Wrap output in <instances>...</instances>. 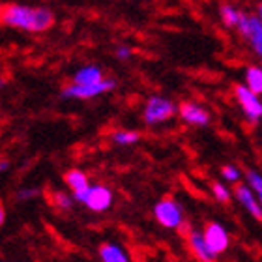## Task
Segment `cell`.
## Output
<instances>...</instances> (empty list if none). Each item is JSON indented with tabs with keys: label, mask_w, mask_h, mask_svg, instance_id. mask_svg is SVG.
<instances>
[{
	"label": "cell",
	"mask_w": 262,
	"mask_h": 262,
	"mask_svg": "<svg viewBox=\"0 0 262 262\" xmlns=\"http://www.w3.org/2000/svg\"><path fill=\"white\" fill-rule=\"evenodd\" d=\"M55 11L45 6H27V4H6L2 8L0 23L10 28H19L25 32H47L55 27Z\"/></svg>",
	"instance_id": "obj_1"
},
{
	"label": "cell",
	"mask_w": 262,
	"mask_h": 262,
	"mask_svg": "<svg viewBox=\"0 0 262 262\" xmlns=\"http://www.w3.org/2000/svg\"><path fill=\"white\" fill-rule=\"evenodd\" d=\"M152 213L158 225H161L167 230H182L187 227L186 210L174 196H163L161 201H158L154 204Z\"/></svg>",
	"instance_id": "obj_2"
},
{
	"label": "cell",
	"mask_w": 262,
	"mask_h": 262,
	"mask_svg": "<svg viewBox=\"0 0 262 262\" xmlns=\"http://www.w3.org/2000/svg\"><path fill=\"white\" fill-rule=\"evenodd\" d=\"M178 115V105L172 101L170 98L154 94L144 101L142 107V122L146 126H159L169 122L170 118H174Z\"/></svg>",
	"instance_id": "obj_3"
},
{
	"label": "cell",
	"mask_w": 262,
	"mask_h": 262,
	"mask_svg": "<svg viewBox=\"0 0 262 262\" xmlns=\"http://www.w3.org/2000/svg\"><path fill=\"white\" fill-rule=\"evenodd\" d=\"M73 201L81 202L82 206H86L90 212L103 213L107 212L113 202H115V193L113 189L103 184H90L86 189H82L79 193H73Z\"/></svg>",
	"instance_id": "obj_4"
},
{
	"label": "cell",
	"mask_w": 262,
	"mask_h": 262,
	"mask_svg": "<svg viewBox=\"0 0 262 262\" xmlns=\"http://www.w3.org/2000/svg\"><path fill=\"white\" fill-rule=\"evenodd\" d=\"M116 88V79L113 77H105L103 81L96 82V84H66L60 90L62 99H94L99 98L107 92H113Z\"/></svg>",
	"instance_id": "obj_5"
},
{
	"label": "cell",
	"mask_w": 262,
	"mask_h": 262,
	"mask_svg": "<svg viewBox=\"0 0 262 262\" xmlns=\"http://www.w3.org/2000/svg\"><path fill=\"white\" fill-rule=\"evenodd\" d=\"M234 99L236 103L240 105L242 115L247 120V124L251 126H257L262 122V98L257 94L249 92L242 82L234 84Z\"/></svg>",
	"instance_id": "obj_6"
},
{
	"label": "cell",
	"mask_w": 262,
	"mask_h": 262,
	"mask_svg": "<svg viewBox=\"0 0 262 262\" xmlns=\"http://www.w3.org/2000/svg\"><path fill=\"white\" fill-rule=\"evenodd\" d=\"M236 30L240 34V38L251 47L253 53L262 58V25L257 17L253 15V13H249V11L242 10L240 21H238Z\"/></svg>",
	"instance_id": "obj_7"
},
{
	"label": "cell",
	"mask_w": 262,
	"mask_h": 262,
	"mask_svg": "<svg viewBox=\"0 0 262 262\" xmlns=\"http://www.w3.org/2000/svg\"><path fill=\"white\" fill-rule=\"evenodd\" d=\"M202 238H204L208 249H210V253H212L215 258H217L219 255H223V253L229 251L230 232L223 223H219V221H210V223H206L204 229H202Z\"/></svg>",
	"instance_id": "obj_8"
},
{
	"label": "cell",
	"mask_w": 262,
	"mask_h": 262,
	"mask_svg": "<svg viewBox=\"0 0 262 262\" xmlns=\"http://www.w3.org/2000/svg\"><path fill=\"white\" fill-rule=\"evenodd\" d=\"M178 116L184 124L191 127H208L212 124V113L208 111V107L201 105L199 101L193 99H186L178 105Z\"/></svg>",
	"instance_id": "obj_9"
},
{
	"label": "cell",
	"mask_w": 262,
	"mask_h": 262,
	"mask_svg": "<svg viewBox=\"0 0 262 262\" xmlns=\"http://www.w3.org/2000/svg\"><path fill=\"white\" fill-rule=\"evenodd\" d=\"M232 199H236V202L240 204L244 210H246L253 219H257V221H262V206L258 204L257 196L253 195L251 189L242 182L238 186L234 187V191H232Z\"/></svg>",
	"instance_id": "obj_10"
},
{
	"label": "cell",
	"mask_w": 262,
	"mask_h": 262,
	"mask_svg": "<svg viewBox=\"0 0 262 262\" xmlns=\"http://www.w3.org/2000/svg\"><path fill=\"white\" fill-rule=\"evenodd\" d=\"M187 247H189V251L191 255L196 258V262H215L217 258L213 257L210 249H208L206 242L202 238V230L199 229H189L187 230Z\"/></svg>",
	"instance_id": "obj_11"
},
{
	"label": "cell",
	"mask_w": 262,
	"mask_h": 262,
	"mask_svg": "<svg viewBox=\"0 0 262 262\" xmlns=\"http://www.w3.org/2000/svg\"><path fill=\"white\" fill-rule=\"evenodd\" d=\"M99 262H133L127 249L118 242H103L98 247Z\"/></svg>",
	"instance_id": "obj_12"
},
{
	"label": "cell",
	"mask_w": 262,
	"mask_h": 262,
	"mask_svg": "<svg viewBox=\"0 0 262 262\" xmlns=\"http://www.w3.org/2000/svg\"><path fill=\"white\" fill-rule=\"evenodd\" d=\"M105 73L98 64H86L81 70L75 71L73 75V84H96V82L103 81Z\"/></svg>",
	"instance_id": "obj_13"
},
{
	"label": "cell",
	"mask_w": 262,
	"mask_h": 262,
	"mask_svg": "<svg viewBox=\"0 0 262 262\" xmlns=\"http://www.w3.org/2000/svg\"><path fill=\"white\" fill-rule=\"evenodd\" d=\"M64 184L68 186L71 195H73V193H79V191H82V189H86V187L90 186V178H88V174L84 170L70 169L64 172Z\"/></svg>",
	"instance_id": "obj_14"
},
{
	"label": "cell",
	"mask_w": 262,
	"mask_h": 262,
	"mask_svg": "<svg viewBox=\"0 0 262 262\" xmlns=\"http://www.w3.org/2000/svg\"><path fill=\"white\" fill-rule=\"evenodd\" d=\"M244 86L249 90V92L257 94V96H262V66L251 64L247 66L244 70Z\"/></svg>",
	"instance_id": "obj_15"
},
{
	"label": "cell",
	"mask_w": 262,
	"mask_h": 262,
	"mask_svg": "<svg viewBox=\"0 0 262 262\" xmlns=\"http://www.w3.org/2000/svg\"><path fill=\"white\" fill-rule=\"evenodd\" d=\"M141 141V133L135 129H115L111 133V142L116 146H133Z\"/></svg>",
	"instance_id": "obj_16"
},
{
	"label": "cell",
	"mask_w": 262,
	"mask_h": 262,
	"mask_svg": "<svg viewBox=\"0 0 262 262\" xmlns=\"http://www.w3.org/2000/svg\"><path fill=\"white\" fill-rule=\"evenodd\" d=\"M244 178H246L244 184L251 189V193L257 196L258 204L262 206V172L257 169H247L244 170Z\"/></svg>",
	"instance_id": "obj_17"
},
{
	"label": "cell",
	"mask_w": 262,
	"mask_h": 262,
	"mask_svg": "<svg viewBox=\"0 0 262 262\" xmlns=\"http://www.w3.org/2000/svg\"><path fill=\"white\" fill-rule=\"evenodd\" d=\"M242 10L236 8L232 4H223L219 6V19L227 28H236L238 27V21H240Z\"/></svg>",
	"instance_id": "obj_18"
},
{
	"label": "cell",
	"mask_w": 262,
	"mask_h": 262,
	"mask_svg": "<svg viewBox=\"0 0 262 262\" xmlns=\"http://www.w3.org/2000/svg\"><path fill=\"white\" fill-rule=\"evenodd\" d=\"M219 172H221L223 184H236V186H238V184H242V178H244V170L234 163L223 165V167L219 169Z\"/></svg>",
	"instance_id": "obj_19"
},
{
	"label": "cell",
	"mask_w": 262,
	"mask_h": 262,
	"mask_svg": "<svg viewBox=\"0 0 262 262\" xmlns=\"http://www.w3.org/2000/svg\"><path fill=\"white\" fill-rule=\"evenodd\" d=\"M210 189H212L213 199L217 202H221V204H229V202L232 201V191H230V187L227 186V184H223V182L213 180L212 184H210Z\"/></svg>",
	"instance_id": "obj_20"
},
{
	"label": "cell",
	"mask_w": 262,
	"mask_h": 262,
	"mask_svg": "<svg viewBox=\"0 0 262 262\" xmlns=\"http://www.w3.org/2000/svg\"><path fill=\"white\" fill-rule=\"evenodd\" d=\"M51 202H53L60 212H71L73 206H75L73 196L66 191H53V195H51Z\"/></svg>",
	"instance_id": "obj_21"
},
{
	"label": "cell",
	"mask_w": 262,
	"mask_h": 262,
	"mask_svg": "<svg viewBox=\"0 0 262 262\" xmlns=\"http://www.w3.org/2000/svg\"><path fill=\"white\" fill-rule=\"evenodd\" d=\"M41 195L38 187H30V186H25V187H19L15 191V199L19 202H28V201H34V199H38Z\"/></svg>",
	"instance_id": "obj_22"
},
{
	"label": "cell",
	"mask_w": 262,
	"mask_h": 262,
	"mask_svg": "<svg viewBox=\"0 0 262 262\" xmlns=\"http://www.w3.org/2000/svg\"><path fill=\"white\" fill-rule=\"evenodd\" d=\"M133 47H129V45H118L115 49V56L118 58L120 62H127V60H131L133 58Z\"/></svg>",
	"instance_id": "obj_23"
},
{
	"label": "cell",
	"mask_w": 262,
	"mask_h": 262,
	"mask_svg": "<svg viewBox=\"0 0 262 262\" xmlns=\"http://www.w3.org/2000/svg\"><path fill=\"white\" fill-rule=\"evenodd\" d=\"M10 159H0V172H6V170L10 169Z\"/></svg>",
	"instance_id": "obj_24"
},
{
	"label": "cell",
	"mask_w": 262,
	"mask_h": 262,
	"mask_svg": "<svg viewBox=\"0 0 262 262\" xmlns=\"http://www.w3.org/2000/svg\"><path fill=\"white\" fill-rule=\"evenodd\" d=\"M253 15L257 17L258 21H260V25H262V2H258V4H257V8H255V13H253Z\"/></svg>",
	"instance_id": "obj_25"
},
{
	"label": "cell",
	"mask_w": 262,
	"mask_h": 262,
	"mask_svg": "<svg viewBox=\"0 0 262 262\" xmlns=\"http://www.w3.org/2000/svg\"><path fill=\"white\" fill-rule=\"evenodd\" d=\"M6 223V210H4V206L0 204V227Z\"/></svg>",
	"instance_id": "obj_26"
},
{
	"label": "cell",
	"mask_w": 262,
	"mask_h": 262,
	"mask_svg": "<svg viewBox=\"0 0 262 262\" xmlns=\"http://www.w3.org/2000/svg\"><path fill=\"white\" fill-rule=\"evenodd\" d=\"M6 86V81H4V77H0V90Z\"/></svg>",
	"instance_id": "obj_27"
},
{
	"label": "cell",
	"mask_w": 262,
	"mask_h": 262,
	"mask_svg": "<svg viewBox=\"0 0 262 262\" xmlns=\"http://www.w3.org/2000/svg\"><path fill=\"white\" fill-rule=\"evenodd\" d=\"M2 8H4V6H2V4H0V17H2Z\"/></svg>",
	"instance_id": "obj_28"
},
{
	"label": "cell",
	"mask_w": 262,
	"mask_h": 262,
	"mask_svg": "<svg viewBox=\"0 0 262 262\" xmlns=\"http://www.w3.org/2000/svg\"><path fill=\"white\" fill-rule=\"evenodd\" d=\"M167 262H178V260H167Z\"/></svg>",
	"instance_id": "obj_29"
},
{
	"label": "cell",
	"mask_w": 262,
	"mask_h": 262,
	"mask_svg": "<svg viewBox=\"0 0 262 262\" xmlns=\"http://www.w3.org/2000/svg\"><path fill=\"white\" fill-rule=\"evenodd\" d=\"M0 204H2V202H0Z\"/></svg>",
	"instance_id": "obj_30"
},
{
	"label": "cell",
	"mask_w": 262,
	"mask_h": 262,
	"mask_svg": "<svg viewBox=\"0 0 262 262\" xmlns=\"http://www.w3.org/2000/svg\"><path fill=\"white\" fill-rule=\"evenodd\" d=\"M260 60H262V58H260Z\"/></svg>",
	"instance_id": "obj_31"
}]
</instances>
